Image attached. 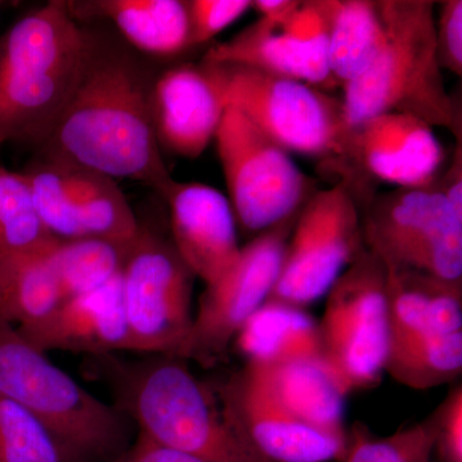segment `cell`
Wrapping results in <instances>:
<instances>
[{
	"label": "cell",
	"instance_id": "obj_27",
	"mask_svg": "<svg viewBox=\"0 0 462 462\" xmlns=\"http://www.w3.org/2000/svg\"><path fill=\"white\" fill-rule=\"evenodd\" d=\"M132 245L102 238L54 239L50 256L62 302L117 278Z\"/></svg>",
	"mask_w": 462,
	"mask_h": 462
},
{
	"label": "cell",
	"instance_id": "obj_17",
	"mask_svg": "<svg viewBox=\"0 0 462 462\" xmlns=\"http://www.w3.org/2000/svg\"><path fill=\"white\" fill-rule=\"evenodd\" d=\"M161 197L169 207L173 247L196 278L211 284L242 248L229 199L211 185L175 179Z\"/></svg>",
	"mask_w": 462,
	"mask_h": 462
},
{
	"label": "cell",
	"instance_id": "obj_32",
	"mask_svg": "<svg viewBox=\"0 0 462 462\" xmlns=\"http://www.w3.org/2000/svg\"><path fill=\"white\" fill-rule=\"evenodd\" d=\"M434 419V451L439 462H462V385L449 389L431 413Z\"/></svg>",
	"mask_w": 462,
	"mask_h": 462
},
{
	"label": "cell",
	"instance_id": "obj_35",
	"mask_svg": "<svg viewBox=\"0 0 462 462\" xmlns=\"http://www.w3.org/2000/svg\"><path fill=\"white\" fill-rule=\"evenodd\" d=\"M297 3L298 0H256L254 8L258 12V16L281 23L296 8Z\"/></svg>",
	"mask_w": 462,
	"mask_h": 462
},
{
	"label": "cell",
	"instance_id": "obj_12",
	"mask_svg": "<svg viewBox=\"0 0 462 462\" xmlns=\"http://www.w3.org/2000/svg\"><path fill=\"white\" fill-rule=\"evenodd\" d=\"M298 214L254 236L229 269L206 285L179 357L208 367L227 355L240 329L272 294Z\"/></svg>",
	"mask_w": 462,
	"mask_h": 462
},
{
	"label": "cell",
	"instance_id": "obj_13",
	"mask_svg": "<svg viewBox=\"0 0 462 462\" xmlns=\"http://www.w3.org/2000/svg\"><path fill=\"white\" fill-rule=\"evenodd\" d=\"M21 172L53 238L133 243L138 236L141 221L111 176L42 152Z\"/></svg>",
	"mask_w": 462,
	"mask_h": 462
},
{
	"label": "cell",
	"instance_id": "obj_31",
	"mask_svg": "<svg viewBox=\"0 0 462 462\" xmlns=\"http://www.w3.org/2000/svg\"><path fill=\"white\" fill-rule=\"evenodd\" d=\"M189 7L191 44L205 45L215 36L240 20L249 9L251 0H188Z\"/></svg>",
	"mask_w": 462,
	"mask_h": 462
},
{
	"label": "cell",
	"instance_id": "obj_15",
	"mask_svg": "<svg viewBox=\"0 0 462 462\" xmlns=\"http://www.w3.org/2000/svg\"><path fill=\"white\" fill-rule=\"evenodd\" d=\"M447 158L430 124L410 115L383 114L349 129L345 154L331 171L339 173L363 208L370 200L365 179L397 188L424 187L440 175Z\"/></svg>",
	"mask_w": 462,
	"mask_h": 462
},
{
	"label": "cell",
	"instance_id": "obj_7",
	"mask_svg": "<svg viewBox=\"0 0 462 462\" xmlns=\"http://www.w3.org/2000/svg\"><path fill=\"white\" fill-rule=\"evenodd\" d=\"M218 65L229 106L276 144L289 153L319 158L330 169L342 160L349 132L342 99L285 76Z\"/></svg>",
	"mask_w": 462,
	"mask_h": 462
},
{
	"label": "cell",
	"instance_id": "obj_22",
	"mask_svg": "<svg viewBox=\"0 0 462 462\" xmlns=\"http://www.w3.org/2000/svg\"><path fill=\"white\" fill-rule=\"evenodd\" d=\"M247 363L278 366L322 357L319 322L306 309L266 300L234 339Z\"/></svg>",
	"mask_w": 462,
	"mask_h": 462
},
{
	"label": "cell",
	"instance_id": "obj_29",
	"mask_svg": "<svg viewBox=\"0 0 462 462\" xmlns=\"http://www.w3.org/2000/svg\"><path fill=\"white\" fill-rule=\"evenodd\" d=\"M433 451L434 419L430 415L388 437H373L365 428H356L348 434L343 462H430Z\"/></svg>",
	"mask_w": 462,
	"mask_h": 462
},
{
	"label": "cell",
	"instance_id": "obj_2",
	"mask_svg": "<svg viewBox=\"0 0 462 462\" xmlns=\"http://www.w3.org/2000/svg\"><path fill=\"white\" fill-rule=\"evenodd\" d=\"M115 406L152 442L202 462H263L233 430L215 387L178 356L93 357Z\"/></svg>",
	"mask_w": 462,
	"mask_h": 462
},
{
	"label": "cell",
	"instance_id": "obj_33",
	"mask_svg": "<svg viewBox=\"0 0 462 462\" xmlns=\"http://www.w3.org/2000/svg\"><path fill=\"white\" fill-rule=\"evenodd\" d=\"M434 36L438 60L443 71L462 76V2L445 0L438 3Z\"/></svg>",
	"mask_w": 462,
	"mask_h": 462
},
{
	"label": "cell",
	"instance_id": "obj_21",
	"mask_svg": "<svg viewBox=\"0 0 462 462\" xmlns=\"http://www.w3.org/2000/svg\"><path fill=\"white\" fill-rule=\"evenodd\" d=\"M387 300L389 338L462 331V282L387 267Z\"/></svg>",
	"mask_w": 462,
	"mask_h": 462
},
{
	"label": "cell",
	"instance_id": "obj_1",
	"mask_svg": "<svg viewBox=\"0 0 462 462\" xmlns=\"http://www.w3.org/2000/svg\"><path fill=\"white\" fill-rule=\"evenodd\" d=\"M83 26V71L39 149L115 180L142 182L162 196L173 178L152 123V87L160 71L156 60L130 47L108 23Z\"/></svg>",
	"mask_w": 462,
	"mask_h": 462
},
{
	"label": "cell",
	"instance_id": "obj_6",
	"mask_svg": "<svg viewBox=\"0 0 462 462\" xmlns=\"http://www.w3.org/2000/svg\"><path fill=\"white\" fill-rule=\"evenodd\" d=\"M461 144L430 184L374 196L361 209L365 248L385 266L462 282Z\"/></svg>",
	"mask_w": 462,
	"mask_h": 462
},
{
	"label": "cell",
	"instance_id": "obj_8",
	"mask_svg": "<svg viewBox=\"0 0 462 462\" xmlns=\"http://www.w3.org/2000/svg\"><path fill=\"white\" fill-rule=\"evenodd\" d=\"M215 142L227 199L245 234L256 236L298 214L318 191L289 152L231 106Z\"/></svg>",
	"mask_w": 462,
	"mask_h": 462
},
{
	"label": "cell",
	"instance_id": "obj_23",
	"mask_svg": "<svg viewBox=\"0 0 462 462\" xmlns=\"http://www.w3.org/2000/svg\"><path fill=\"white\" fill-rule=\"evenodd\" d=\"M285 406L309 427L348 442L345 425L348 393L324 358H306L269 366Z\"/></svg>",
	"mask_w": 462,
	"mask_h": 462
},
{
	"label": "cell",
	"instance_id": "obj_19",
	"mask_svg": "<svg viewBox=\"0 0 462 462\" xmlns=\"http://www.w3.org/2000/svg\"><path fill=\"white\" fill-rule=\"evenodd\" d=\"M67 5L79 23H107L151 60H176L193 48L188 0H90Z\"/></svg>",
	"mask_w": 462,
	"mask_h": 462
},
{
	"label": "cell",
	"instance_id": "obj_11",
	"mask_svg": "<svg viewBox=\"0 0 462 462\" xmlns=\"http://www.w3.org/2000/svg\"><path fill=\"white\" fill-rule=\"evenodd\" d=\"M364 249L361 207L351 188L339 180L316 191L297 216L267 300L306 309L327 296Z\"/></svg>",
	"mask_w": 462,
	"mask_h": 462
},
{
	"label": "cell",
	"instance_id": "obj_26",
	"mask_svg": "<svg viewBox=\"0 0 462 462\" xmlns=\"http://www.w3.org/2000/svg\"><path fill=\"white\" fill-rule=\"evenodd\" d=\"M384 373L416 391L451 384L462 374V331L392 337Z\"/></svg>",
	"mask_w": 462,
	"mask_h": 462
},
{
	"label": "cell",
	"instance_id": "obj_34",
	"mask_svg": "<svg viewBox=\"0 0 462 462\" xmlns=\"http://www.w3.org/2000/svg\"><path fill=\"white\" fill-rule=\"evenodd\" d=\"M114 462H202L189 455L167 448L152 442L147 437L139 434L135 442L118 456Z\"/></svg>",
	"mask_w": 462,
	"mask_h": 462
},
{
	"label": "cell",
	"instance_id": "obj_16",
	"mask_svg": "<svg viewBox=\"0 0 462 462\" xmlns=\"http://www.w3.org/2000/svg\"><path fill=\"white\" fill-rule=\"evenodd\" d=\"M229 107L218 63L173 62L160 69L151 93V114L161 151L194 160L215 141Z\"/></svg>",
	"mask_w": 462,
	"mask_h": 462
},
{
	"label": "cell",
	"instance_id": "obj_5",
	"mask_svg": "<svg viewBox=\"0 0 462 462\" xmlns=\"http://www.w3.org/2000/svg\"><path fill=\"white\" fill-rule=\"evenodd\" d=\"M0 396L41 422L62 462H114L129 447V419L81 387L3 320Z\"/></svg>",
	"mask_w": 462,
	"mask_h": 462
},
{
	"label": "cell",
	"instance_id": "obj_28",
	"mask_svg": "<svg viewBox=\"0 0 462 462\" xmlns=\"http://www.w3.org/2000/svg\"><path fill=\"white\" fill-rule=\"evenodd\" d=\"M54 239L38 214L25 175L0 166V258L45 247Z\"/></svg>",
	"mask_w": 462,
	"mask_h": 462
},
{
	"label": "cell",
	"instance_id": "obj_10",
	"mask_svg": "<svg viewBox=\"0 0 462 462\" xmlns=\"http://www.w3.org/2000/svg\"><path fill=\"white\" fill-rule=\"evenodd\" d=\"M194 279L170 236L141 223L121 273L129 352L179 357L193 322Z\"/></svg>",
	"mask_w": 462,
	"mask_h": 462
},
{
	"label": "cell",
	"instance_id": "obj_14",
	"mask_svg": "<svg viewBox=\"0 0 462 462\" xmlns=\"http://www.w3.org/2000/svg\"><path fill=\"white\" fill-rule=\"evenodd\" d=\"M215 391L233 430L263 462L345 461L348 442L296 418L266 365L245 363Z\"/></svg>",
	"mask_w": 462,
	"mask_h": 462
},
{
	"label": "cell",
	"instance_id": "obj_30",
	"mask_svg": "<svg viewBox=\"0 0 462 462\" xmlns=\"http://www.w3.org/2000/svg\"><path fill=\"white\" fill-rule=\"evenodd\" d=\"M0 462H62L41 422L0 396Z\"/></svg>",
	"mask_w": 462,
	"mask_h": 462
},
{
	"label": "cell",
	"instance_id": "obj_25",
	"mask_svg": "<svg viewBox=\"0 0 462 462\" xmlns=\"http://www.w3.org/2000/svg\"><path fill=\"white\" fill-rule=\"evenodd\" d=\"M53 242L0 258V320L29 327L62 302L50 256Z\"/></svg>",
	"mask_w": 462,
	"mask_h": 462
},
{
	"label": "cell",
	"instance_id": "obj_3",
	"mask_svg": "<svg viewBox=\"0 0 462 462\" xmlns=\"http://www.w3.org/2000/svg\"><path fill=\"white\" fill-rule=\"evenodd\" d=\"M85 32L65 0L26 14L0 38V145L41 148L83 71Z\"/></svg>",
	"mask_w": 462,
	"mask_h": 462
},
{
	"label": "cell",
	"instance_id": "obj_4",
	"mask_svg": "<svg viewBox=\"0 0 462 462\" xmlns=\"http://www.w3.org/2000/svg\"><path fill=\"white\" fill-rule=\"evenodd\" d=\"M385 39L372 65L343 87L348 129L383 114L420 118L461 139V109L447 93L434 36L437 3L380 0Z\"/></svg>",
	"mask_w": 462,
	"mask_h": 462
},
{
	"label": "cell",
	"instance_id": "obj_24",
	"mask_svg": "<svg viewBox=\"0 0 462 462\" xmlns=\"http://www.w3.org/2000/svg\"><path fill=\"white\" fill-rule=\"evenodd\" d=\"M329 29V67L337 87L367 69L385 39L380 0H321Z\"/></svg>",
	"mask_w": 462,
	"mask_h": 462
},
{
	"label": "cell",
	"instance_id": "obj_9",
	"mask_svg": "<svg viewBox=\"0 0 462 462\" xmlns=\"http://www.w3.org/2000/svg\"><path fill=\"white\" fill-rule=\"evenodd\" d=\"M321 356L346 393L375 387L389 345L387 267L365 248L327 293Z\"/></svg>",
	"mask_w": 462,
	"mask_h": 462
},
{
	"label": "cell",
	"instance_id": "obj_18",
	"mask_svg": "<svg viewBox=\"0 0 462 462\" xmlns=\"http://www.w3.org/2000/svg\"><path fill=\"white\" fill-rule=\"evenodd\" d=\"M17 330L44 354L67 351L102 357L129 352L121 273L96 291L63 300L42 320Z\"/></svg>",
	"mask_w": 462,
	"mask_h": 462
},
{
	"label": "cell",
	"instance_id": "obj_20",
	"mask_svg": "<svg viewBox=\"0 0 462 462\" xmlns=\"http://www.w3.org/2000/svg\"><path fill=\"white\" fill-rule=\"evenodd\" d=\"M202 60L285 76L325 91L337 87L329 65L309 47L288 17L281 23L258 17L234 38L209 47Z\"/></svg>",
	"mask_w": 462,
	"mask_h": 462
}]
</instances>
